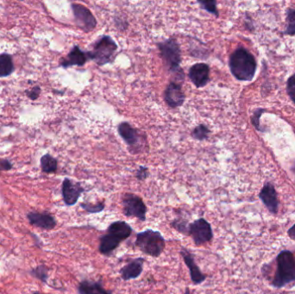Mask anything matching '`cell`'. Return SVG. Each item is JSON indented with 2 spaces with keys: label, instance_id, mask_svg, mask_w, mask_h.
I'll list each match as a JSON object with an SVG mask.
<instances>
[{
  "label": "cell",
  "instance_id": "1",
  "mask_svg": "<svg viewBox=\"0 0 295 294\" xmlns=\"http://www.w3.org/2000/svg\"><path fill=\"white\" fill-rule=\"evenodd\" d=\"M230 69L237 80L249 81L257 71L254 56L244 48H238L230 57Z\"/></svg>",
  "mask_w": 295,
  "mask_h": 294
},
{
  "label": "cell",
  "instance_id": "2",
  "mask_svg": "<svg viewBox=\"0 0 295 294\" xmlns=\"http://www.w3.org/2000/svg\"><path fill=\"white\" fill-rule=\"evenodd\" d=\"M276 270L272 286L282 288L295 281V257L289 251H282L276 259Z\"/></svg>",
  "mask_w": 295,
  "mask_h": 294
},
{
  "label": "cell",
  "instance_id": "3",
  "mask_svg": "<svg viewBox=\"0 0 295 294\" xmlns=\"http://www.w3.org/2000/svg\"><path fill=\"white\" fill-rule=\"evenodd\" d=\"M135 246L145 255L157 258L165 250L166 240L160 231L147 229L137 234Z\"/></svg>",
  "mask_w": 295,
  "mask_h": 294
},
{
  "label": "cell",
  "instance_id": "4",
  "mask_svg": "<svg viewBox=\"0 0 295 294\" xmlns=\"http://www.w3.org/2000/svg\"><path fill=\"white\" fill-rule=\"evenodd\" d=\"M158 48L162 59L168 70L176 74L177 76L183 80L184 74L179 66L181 62V52L176 40L174 38L166 40L158 44Z\"/></svg>",
  "mask_w": 295,
  "mask_h": 294
},
{
  "label": "cell",
  "instance_id": "5",
  "mask_svg": "<svg viewBox=\"0 0 295 294\" xmlns=\"http://www.w3.org/2000/svg\"><path fill=\"white\" fill-rule=\"evenodd\" d=\"M118 50V45L114 39L104 36L94 44V50L88 53L89 59L95 61L98 65L103 66L114 61Z\"/></svg>",
  "mask_w": 295,
  "mask_h": 294
},
{
  "label": "cell",
  "instance_id": "6",
  "mask_svg": "<svg viewBox=\"0 0 295 294\" xmlns=\"http://www.w3.org/2000/svg\"><path fill=\"white\" fill-rule=\"evenodd\" d=\"M122 207L125 217H135L142 222L146 221L148 209L141 197L134 193H125L122 198Z\"/></svg>",
  "mask_w": 295,
  "mask_h": 294
},
{
  "label": "cell",
  "instance_id": "7",
  "mask_svg": "<svg viewBox=\"0 0 295 294\" xmlns=\"http://www.w3.org/2000/svg\"><path fill=\"white\" fill-rule=\"evenodd\" d=\"M188 237L193 239V243L197 247L207 244L213 238V228L211 223L204 217L194 220L189 224Z\"/></svg>",
  "mask_w": 295,
  "mask_h": 294
},
{
  "label": "cell",
  "instance_id": "8",
  "mask_svg": "<svg viewBox=\"0 0 295 294\" xmlns=\"http://www.w3.org/2000/svg\"><path fill=\"white\" fill-rule=\"evenodd\" d=\"M119 133L133 154L141 153L147 146L145 137H142L141 132L133 128L129 123L119 124Z\"/></svg>",
  "mask_w": 295,
  "mask_h": 294
},
{
  "label": "cell",
  "instance_id": "9",
  "mask_svg": "<svg viewBox=\"0 0 295 294\" xmlns=\"http://www.w3.org/2000/svg\"><path fill=\"white\" fill-rule=\"evenodd\" d=\"M72 10L75 16V22L80 29L85 32H89L96 27V19L86 6L79 4H73Z\"/></svg>",
  "mask_w": 295,
  "mask_h": 294
},
{
  "label": "cell",
  "instance_id": "10",
  "mask_svg": "<svg viewBox=\"0 0 295 294\" xmlns=\"http://www.w3.org/2000/svg\"><path fill=\"white\" fill-rule=\"evenodd\" d=\"M62 197L66 206L72 207L77 203L80 195L85 192V188L78 182L65 179L62 183Z\"/></svg>",
  "mask_w": 295,
  "mask_h": 294
},
{
  "label": "cell",
  "instance_id": "11",
  "mask_svg": "<svg viewBox=\"0 0 295 294\" xmlns=\"http://www.w3.org/2000/svg\"><path fill=\"white\" fill-rule=\"evenodd\" d=\"M180 255H181L183 261L185 262L186 266L189 269L192 282L194 285H200L205 282L207 280V275H205L204 273H202L199 266L196 263L193 254H191L190 251H188L185 247H181Z\"/></svg>",
  "mask_w": 295,
  "mask_h": 294
},
{
  "label": "cell",
  "instance_id": "12",
  "mask_svg": "<svg viewBox=\"0 0 295 294\" xmlns=\"http://www.w3.org/2000/svg\"><path fill=\"white\" fill-rule=\"evenodd\" d=\"M164 99L168 106L179 107L184 104L185 94L182 90L180 83L171 82L166 88Z\"/></svg>",
  "mask_w": 295,
  "mask_h": 294
},
{
  "label": "cell",
  "instance_id": "13",
  "mask_svg": "<svg viewBox=\"0 0 295 294\" xmlns=\"http://www.w3.org/2000/svg\"><path fill=\"white\" fill-rule=\"evenodd\" d=\"M260 199L262 200L268 212L272 214H277L279 208V201L276 188L271 183H267L262 187L259 194Z\"/></svg>",
  "mask_w": 295,
  "mask_h": 294
},
{
  "label": "cell",
  "instance_id": "14",
  "mask_svg": "<svg viewBox=\"0 0 295 294\" xmlns=\"http://www.w3.org/2000/svg\"><path fill=\"white\" fill-rule=\"evenodd\" d=\"M144 262H145V259L143 257H138L129 261L125 266L119 270L122 280L128 281L130 280H135L138 277H140V275L144 271Z\"/></svg>",
  "mask_w": 295,
  "mask_h": 294
},
{
  "label": "cell",
  "instance_id": "15",
  "mask_svg": "<svg viewBox=\"0 0 295 294\" xmlns=\"http://www.w3.org/2000/svg\"><path fill=\"white\" fill-rule=\"evenodd\" d=\"M188 76L196 87H203L210 80V67L206 63H197L189 69Z\"/></svg>",
  "mask_w": 295,
  "mask_h": 294
},
{
  "label": "cell",
  "instance_id": "16",
  "mask_svg": "<svg viewBox=\"0 0 295 294\" xmlns=\"http://www.w3.org/2000/svg\"><path fill=\"white\" fill-rule=\"evenodd\" d=\"M89 59L88 53L84 52L78 46H75L66 58L61 61V66L65 69L73 66H83Z\"/></svg>",
  "mask_w": 295,
  "mask_h": 294
},
{
  "label": "cell",
  "instance_id": "17",
  "mask_svg": "<svg viewBox=\"0 0 295 294\" xmlns=\"http://www.w3.org/2000/svg\"><path fill=\"white\" fill-rule=\"evenodd\" d=\"M27 217L31 224L43 230L50 231L56 226V220L55 219V217L48 213L31 212L28 214Z\"/></svg>",
  "mask_w": 295,
  "mask_h": 294
},
{
  "label": "cell",
  "instance_id": "18",
  "mask_svg": "<svg viewBox=\"0 0 295 294\" xmlns=\"http://www.w3.org/2000/svg\"><path fill=\"white\" fill-rule=\"evenodd\" d=\"M132 232V227L125 221H121V220L110 223L106 230V233L114 236V237L120 240L121 242L128 239L131 236Z\"/></svg>",
  "mask_w": 295,
  "mask_h": 294
},
{
  "label": "cell",
  "instance_id": "19",
  "mask_svg": "<svg viewBox=\"0 0 295 294\" xmlns=\"http://www.w3.org/2000/svg\"><path fill=\"white\" fill-rule=\"evenodd\" d=\"M121 242L120 240L110 234H104L100 237L99 251L103 256H110L119 247Z\"/></svg>",
  "mask_w": 295,
  "mask_h": 294
},
{
  "label": "cell",
  "instance_id": "20",
  "mask_svg": "<svg viewBox=\"0 0 295 294\" xmlns=\"http://www.w3.org/2000/svg\"><path fill=\"white\" fill-rule=\"evenodd\" d=\"M79 294H112L111 291L105 289L100 281L84 280L78 286Z\"/></svg>",
  "mask_w": 295,
  "mask_h": 294
},
{
  "label": "cell",
  "instance_id": "21",
  "mask_svg": "<svg viewBox=\"0 0 295 294\" xmlns=\"http://www.w3.org/2000/svg\"><path fill=\"white\" fill-rule=\"evenodd\" d=\"M14 71L13 61L8 54L0 55V77H7Z\"/></svg>",
  "mask_w": 295,
  "mask_h": 294
},
{
  "label": "cell",
  "instance_id": "22",
  "mask_svg": "<svg viewBox=\"0 0 295 294\" xmlns=\"http://www.w3.org/2000/svg\"><path fill=\"white\" fill-rule=\"evenodd\" d=\"M189 224L190 223L188 222V218L180 215L172 221L170 226L175 231H178L179 233L182 234L184 236H188Z\"/></svg>",
  "mask_w": 295,
  "mask_h": 294
},
{
  "label": "cell",
  "instance_id": "23",
  "mask_svg": "<svg viewBox=\"0 0 295 294\" xmlns=\"http://www.w3.org/2000/svg\"><path fill=\"white\" fill-rule=\"evenodd\" d=\"M41 168L44 173H55L57 170V161L50 154H45L41 158Z\"/></svg>",
  "mask_w": 295,
  "mask_h": 294
},
{
  "label": "cell",
  "instance_id": "24",
  "mask_svg": "<svg viewBox=\"0 0 295 294\" xmlns=\"http://www.w3.org/2000/svg\"><path fill=\"white\" fill-rule=\"evenodd\" d=\"M80 207L86 212L92 214H97L102 212L105 208L104 202H98V203H89V202H83L80 203Z\"/></svg>",
  "mask_w": 295,
  "mask_h": 294
},
{
  "label": "cell",
  "instance_id": "25",
  "mask_svg": "<svg viewBox=\"0 0 295 294\" xmlns=\"http://www.w3.org/2000/svg\"><path fill=\"white\" fill-rule=\"evenodd\" d=\"M210 129L205 124H199L192 132V137L196 140L203 141L208 138Z\"/></svg>",
  "mask_w": 295,
  "mask_h": 294
},
{
  "label": "cell",
  "instance_id": "26",
  "mask_svg": "<svg viewBox=\"0 0 295 294\" xmlns=\"http://www.w3.org/2000/svg\"><path fill=\"white\" fill-rule=\"evenodd\" d=\"M287 27L285 33L290 36L295 35V10L289 9L287 11Z\"/></svg>",
  "mask_w": 295,
  "mask_h": 294
},
{
  "label": "cell",
  "instance_id": "27",
  "mask_svg": "<svg viewBox=\"0 0 295 294\" xmlns=\"http://www.w3.org/2000/svg\"><path fill=\"white\" fill-rule=\"evenodd\" d=\"M198 3L200 5L202 9H204L210 13L214 14L216 17H218V11L217 10L216 1H199Z\"/></svg>",
  "mask_w": 295,
  "mask_h": 294
},
{
  "label": "cell",
  "instance_id": "28",
  "mask_svg": "<svg viewBox=\"0 0 295 294\" xmlns=\"http://www.w3.org/2000/svg\"><path fill=\"white\" fill-rule=\"evenodd\" d=\"M32 275L43 282H46L48 279V269L44 266H39L32 271Z\"/></svg>",
  "mask_w": 295,
  "mask_h": 294
},
{
  "label": "cell",
  "instance_id": "29",
  "mask_svg": "<svg viewBox=\"0 0 295 294\" xmlns=\"http://www.w3.org/2000/svg\"><path fill=\"white\" fill-rule=\"evenodd\" d=\"M287 93L290 99L295 104V75L291 76L287 80Z\"/></svg>",
  "mask_w": 295,
  "mask_h": 294
},
{
  "label": "cell",
  "instance_id": "30",
  "mask_svg": "<svg viewBox=\"0 0 295 294\" xmlns=\"http://www.w3.org/2000/svg\"><path fill=\"white\" fill-rule=\"evenodd\" d=\"M148 176H149V169L143 166L138 168V172L135 173V177L138 180H144L148 178Z\"/></svg>",
  "mask_w": 295,
  "mask_h": 294
},
{
  "label": "cell",
  "instance_id": "31",
  "mask_svg": "<svg viewBox=\"0 0 295 294\" xmlns=\"http://www.w3.org/2000/svg\"><path fill=\"white\" fill-rule=\"evenodd\" d=\"M40 93H41V89L39 86H36L34 87L31 91L26 92L28 96L30 99H32V100H35V99H38L39 95H40Z\"/></svg>",
  "mask_w": 295,
  "mask_h": 294
},
{
  "label": "cell",
  "instance_id": "32",
  "mask_svg": "<svg viewBox=\"0 0 295 294\" xmlns=\"http://www.w3.org/2000/svg\"><path fill=\"white\" fill-rule=\"evenodd\" d=\"M11 168H12V165L8 160L0 159V171L10 170Z\"/></svg>",
  "mask_w": 295,
  "mask_h": 294
},
{
  "label": "cell",
  "instance_id": "33",
  "mask_svg": "<svg viewBox=\"0 0 295 294\" xmlns=\"http://www.w3.org/2000/svg\"><path fill=\"white\" fill-rule=\"evenodd\" d=\"M262 111H263L262 110H257V111H256V112L254 113V116H253V118H252V122H253V124H254V125L256 126L257 129H258L260 115H261V113H262Z\"/></svg>",
  "mask_w": 295,
  "mask_h": 294
},
{
  "label": "cell",
  "instance_id": "34",
  "mask_svg": "<svg viewBox=\"0 0 295 294\" xmlns=\"http://www.w3.org/2000/svg\"><path fill=\"white\" fill-rule=\"evenodd\" d=\"M287 236L289 237L290 239L295 241V223L287 231Z\"/></svg>",
  "mask_w": 295,
  "mask_h": 294
},
{
  "label": "cell",
  "instance_id": "35",
  "mask_svg": "<svg viewBox=\"0 0 295 294\" xmlns=\"http://www.w3.org/2000/svg\"><path fill=\"white\" fill-rule=\"evenodd\" d=\"M186 294H190V290H189V288L186 289Z\"/></svg>",
  "mask_w": 295,
  "mask_h": 294
},
{
  "label": "cell",
  "instance_id": "36",
  "mask_svg": "<svg viewBox=\"0 0 295 294\" xmlns=\"http://www.w3.org/2000/svg\"><path fill=\"white\" fill-rule=\"evenodd\" d=\"M293 172H294V174H295V165H294V167H293Z\"/></svg>",
  "mask_w": 295,
  "mask_h": 294
},
{
  "label": "cell",
  "instance_id": "37",
  "mask_svg": "<svg viewBox=\"0 0 295 294\" xmlns=\"http://www.w3.org/2000/svg\"><path fill=\"white\" fill-rule=\"evenodd\" d=\"M33 294H40V293H38V292H36V293H33Z\"/></svg>",
  "mask_w": 295,
  "mask_h": 294
}]
</instances>
